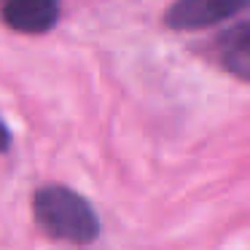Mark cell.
I'll return each mask as SVG.
<instances>
[{
  "mask_svg": "<svg viewBox=\"0 0 250 250\" xmlns=\"http://www.w3.org/2000/svg\"><path fill=\"white\" fill-rule=\"evenodd\" d=\"M33 218L51 239L92 245L100 237V218L81 194L67 186H41L33 196Z\"/></svg>",
  "mask_w": 250,
  "mask_h": 250,
  "instance_id": "6da1fadb",
  "label": "cell"
},
{
  "mask_svg": "<svg viewBox=\"0 0 250 250\" xmlns=\"http://www.w3.org/2000/svg\"><path fill=\"white\" fill-rule=\"evenodd\" d=\"M250 8V0H175L164 11V24L169 30H205L218 22H226L234 14Z\"/></svg>",
  "mask_w": 250,
  "mask_h": 250,
  "instance_id": "7a4b0ae2",
  "label": "cell"
},
{
  "mask_svg": "<svg viewBox=\"0 0 250 250\" xmlns=\"http://www.w3.org/2000/svg\"><path fill=\"white\" fill-rule=\"evenodd\" d=\"M0 17L17 33L43 35L60 22V0H6Z\"/></svg>",
  "mask_w": 250,
  "mask_h": 250,
  "instance_id": "3957f363",
  "label": "cell"
},
{
  "mask_svg": "<svg viewBox=\"0 0 250 250\" xmlns=\"http://www.w3.org/2000/svg\"><path fill=\"white\" fill-rule=\"evenodd\" d=\"M212 49L223 70L239 81H250V19H242L234 27L223 30L215 38Z\"/></svg>",
  "mask_w": 250,
  "mask_h": 250,
  "instance_id": "277c9868",
  "label": "cell"
},
{
  "mask_svg": "<svg viewBox=\"0 0 250 250\" xmlns=\"http://www.w3.org/2000/svg\"><path fill=\"white\" fill-rule=\"evenodd\" d=\"M11 148V132H8L6 121L0 119V153H6Z\"/></svg>",
  "mask_w": 250,
  "mask_h": 250,
  "instance_id": "5b68a950",
  "label": "cell"
}]
</instances>
